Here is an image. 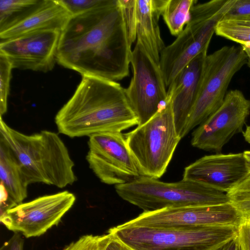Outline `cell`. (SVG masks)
<instances>
[{
    "mask_svg": "<svg viewBox=\"0 0 250 250\" xmlns=\"http://www.w3.org/2000/svg\"><path fill=\"white\" fill-rule=\"evenodd\" d=\"M132 53L119 0L72 16L61 32L56 61L80 73L116 81L129 75Z\"/></svg>",
    "mask_w": 250,
    "mask_h": 250,
    "instance_id": "6da1fadb",
    "label": "cell"
},
{
    "mask_svg": "<svg viewBox=\"0 0 250 250\" xmlns=\"http://www.w3.org/2000/svg\"><path fill=\"white\" fill-rule=\"evenodd\" d=\"M55 123L60 133L70 138L122 132L138 125L125 88L115 81L91 76H83Z\"/></svg>",
    "mask_w": 250,
    "mask_h": 250,
    "instance_id": "7a4b0ae2",
    "label": "cell"
},
{
    "mask_svg": "<svg viewBox=\"0 0 250 250\" xmlns=\"http://www.w3.org/2000/svg\"><path fill=\"white\" fill-rule=\"evenodd\" d=\"M0 140L15 157L28 185L43 183L63 188L77 180L74 163L65 144L55 132L22 133L0 117Z\"/></svg>",
    "mask_w": 250,
    "mask_h": 250,
    "instance_id": "3957f363",
    "label": "cell"
},
{
    "mask_svg": "<svg viewBox=\"0 0 250 250\" xmlns=\"http://www.w3.org/2000/svg\"><path fill=\"white\" fill-rule=\"evenodd\" d=\"M117 194L144 212L165 208L212 206L230 202L227 193L207 185L183 179L166 183L141 176L115 186Z\"/></svg>",
    "mask_w": 250,
    "mask_h": 250,
    "instance_id": "277c9868",
    "label": "cell"
},
{
    "mask_svg": "<svg viewBox=\"0 0 250 250\" xmlns=\"http://www.w3.org/2000/svg\"><path fill=\"white\" fill-rule=\"evenodd\" d=\"M234 2L235 0H213L196 4L191 8L185 27L161 53L160 67L167 87L196 56L208 52L217 24Z\"/></svg>",
    "mask_w": 250,
    "mask_h": 250,
    "instance_id": "5b68a950",
    "label": "cell"
},
{
    "mask_svg": "<svg viewBox=\"0 0 250 250\" xmlns=\"http://www.w3.org/2000/svg\"><path fill=\"white\" fill-rule=\"evenodd\" d=\"M238 228L204 227L164 228L125 223L107 233L132 250H214L237 236Z\"/></svg>",
    "mask_w": 250,
    "mask_h": 250,
    "instance_id": "8992f818",
    "label": "cell"
},
{
    "mask_svg": "<svg viewBox=\"0 0 250 250\" xmlns=\"http://www.w3.org/2000/svg\"><path fill=\"white\" fill-rule=\"evenodd\" d=\"M125 135L142 176L157 179L163 176L181 139L170 97L167 95L165 104L148 121Z\"/></svg>",
    "mask_w": 250,
    "mask_h": 250,
    "instance_id": "52a82bcc",
    "label": "cell"
},
{
    "mask_svg": "<svg viewBox=\"0 0 250 250\" xmlns=\"http://www.w3.org/2000/svg\"><path fill=\"white\" fill-rule=\"evenodd\" d=\"M247 63L243 47L224 46L205 59L196 98L182 138L199 125L223 104L235 75Z\"/></svg>",
    "mask_w": 250,
    "mask_h": 250,
    "instance_id": "ba28073f",
    "label": "cell"
},
{
    "mask_svg": "<svg viewBox=\"0 0 250 250\" xmlns=\"http://www.w3.org/2000/svg\"><path fill=\"white\" fill-rule=\"evenodd\" d=\"M86 160L103 183L120 185L143 176L122 132H107L89 137Z\"/></svg>",
    "mask_w": 250,
    "mask_h": 250,
    "instance_id": "9c48e42d",
    "label": "cell"
},
{
    "mask_svg": "<svg viewBox=\"0 0 250 250\" xmlns=\"http://www.w3.org/2000/svg\"><path fill=\"white\" fill-rule=\"evenodd\" d=\"M130 63L133 76L125 91L141 125L151 118L165 104L167 91L160 65L136 42Z\"/></svg>",
    "mask_w": 250,
    "mask_h": 250,
    "instance_id": "30bf717a",
    "label": "cell"
},
{
    "mask_svg": "<svg viewBox=\"0 0 250 250\" xmlns=\"http://www.w3.org/2000/svg\"><path fill=\"white\" fill-rule=\"evenodd\" d=\"M244 219L241 213L229 202L212 206L165 208L143 212L125 224L164 228H238Z\"/></svg>",
    "mask_w": 250,
    "mask_h": 250,
    "instance_id": "8fae6325",
    "label": "cell"
},
{
    "mask_svg": "<svg viewBox=\"0 0 250 250\" xmlns=\"http://www.w3.org/2000/svg\"><path fill=\"white\" fill-rule=\"evenodd\" d=\"M75 201L74 194L66 190L40 196L8 209L0 215V221L26 238L40 236L57 226Z\"/></svg>",
    "mask_w": 250,
    "mask_h": 250,
    "instance_id": "7c38bea8",
    "label": "cell"
},
{
    "mask_svg": "<svg viewBox=\"0 0 250 250\" xmlns=\"http://www.w3.org/2000/svg\"><path fill=\"white\" fill-rule=\"evenodd\" d=\"M250 114V100L234 89L227 92L222 105L192 132L193 146L219 152L235 134L243 132Z\"/></svg>",
    "mask_w": 250,
    "mask_h": 250,
    "instance_id": "4fadbf2b",
    "label": "cell"
},
{
    "mask_svg": "<svg viewBox=\"0 0 250 250\" xmlns=\"http://www.w3.org/2000/svg\"><path fill=\"white\" fill-rule=\"evenodd\" d=\"M61 32L46 30L27 33L0 42V53L13 68L47 72L56 61Z\"/></svg>",
    "mask_w": 250,
    "mask_h": 250,
    "instance_id": "5bb4252c",
    "label": "cell"
},
{
    "mask_svg": "<svg viewBox=\"0 0 250 250\" xmlns=\"http://www.w3.org/2000/svg\"><path fill=\"white\" fill-rule=\"evenodd\" d=\"M249 171L243 153L206 155L185 168L183 179L228 192Z\"/></svg>",
    "mask_w": 250,
    "mask_h": 250,
    "instance_id": "9a60e30c",
    "label": "cell"
},
{
    "mask_svg": "<svg viewBox=\"0 0 250 250\" xmlns=\"http://www.w3.org/2000/svg\"><path fill=\"white\" fill-rule=\"evenodd\" d=\"M207 52H203L188 63L178 74L167 90L171 99L176 128L182 133L195 103L203 63Z\"/></svg>",
    "mask_w": 250,
    "mask_h": 250,
    "instance_id": "2e32d148",
    "label": "cell"
},
{
    "mask_svg": "<svg viewBox=\"0 0 250 250\" xmlns=\"http://www.w3.org/2000/svg\"><path fill=\"white\" fill-rule=\"evenodd\" d=\"M164 0H137L136 33L137 41L157 64L166 47L159 25Z\"/></svg>",
    "mask_w": 250,
    "mask_h": 250,
    "instance_id": "e0dca14e",
    "label": "cell"
},
{
    "mask_svg": "<svg viewBox=\"0 0 250 250\" xmlns=\"http://www.w3.org/2000/svg\"><path fill=\"white\" fill-rule=\"evenodd\" d=\"M71 15L60 0H46L25 20L0 33V41L35 31L54 30L61 32Z\"/></svg>",
    "mask_w": 250,
    "mask_h": 250,
    "instance_id": "ac0fdd59",
    "label": "cell"
},
{
    "mask_svg": "<svg viewBox=\"0 0 250 250\" xmlns=\"http://www.w3.org/2000/svg\"><path fill=\"white\" fill-rule=\"evenodd\" d=\"M0 185L10 198L17 205L23 203L27 196L26 182L21 167L8 146L0 140Z\"/></svg>",
    "mask_w": 250,
    "mask_h": 250,
    "instance_id": "d6986e66",
    "label": "cell"
},
{
    "mask_svg": "<svg viewBox=\"0 0 250 250\" xmlns=\"http://www.w3.org/2000/svg\"><path fill=\"white\" fill-rule=\"evenodd\" d=\"M46 0H0V33L21 22L46 2Z\"/></svg>",
    "mask_w": 250,
    "mask_h": 250,
    "instance_id": "ffe728a7",
    "label": "cell"
},
{
    "mask_svg": "<svg viewBox=\"0 0 250 250\" xmlns=\"http://www.w3.org/2000/svg\"><path fill=\"white\" fill-rule=\"evenodd\" d=\"M196 0H164L161 15L170 33L178 36L188 21Z\"/></svg>",
    "mask_w": 250,
    "mask_h": 250,
    "instance_id": "44dd1931",
    "label": "cell"
},
{
    "mask_svg": "<svg viewBox=\"0 0 250 250\" xmlns=\"http://www.w3.org/2000/svg\"><path fill=\"white\" fill-rule=\"evenodd\" d=\"M215 33L217 36L235 42L241 46L250 47V26L222 19L217 24Z\"/></svg>",
    "mask_w": 250,
    "mask_h": 250,
    "instance_id": "7402d4cb",
    "label": "cell"
},
{
    "mask_svg": "<svg viewBox=\"0 0 250 250\" xmlns=\"http://www.w3.org/2000/svg\"><path fill=\"white\" fill-rule=\"evenodd\" d=\"M227 194L230 202L243 217L250 218V172Z\"/></svg>",
    "mask_w": 250,
    "mask_h": 250,
    "instance_id": "603a6c76",
    "label": "cell"
},
{
    "mask_svg": "<svg viewBox=\"0 0 250 250\" xmlns=\"http://www.w3.org/2000/svg\"><path fill=\"white\" fill-rule=\"evenodd\" d=\"M13 66L7 58L0 53V115L7 110V100Z\"/></svg>",
    "mask_w": 250,
    "mask_h": 250,
    "instance_id": "cb8c5ba5",
    "label": "cell"
},
{
    "mask_svg": "<svg viewBox=\"0 0 250 250\" xmlns=\"http://www.w3.org/2000/svg\"><path fill=\"white\" fill-rule=\"evenodd\" d=\"M128 42L131 46L136 39L137 0H119Z\"/></svg>",
    "mask_w": 250,
    "mask_h": 250,
    "instance_id": "d4e9b609",
    "label": "cell"
},
{
    "mask_svg": "<svg viewBox=\"0 0 250 250\" xmlns=\"http://www.w3.org/2000/svg\"><path fill=\"white\" fill-rule=\"evenodd\" d=\"M108 0H60L70 15L74 16L105 4Z\"/></svg>",
    "mask_w": 250,
    "mask_h": 250,
    "instance_id": "484cf974",
    "label": "cell"
},
{
    "mask_svg": "<svg viewBox=\"0 0 250 250\" xmlns=\"http://www.w3.org/2000/svg\"><path fill=\"white\" fill-rule=\"evenodd\" d=\"M98 250H132L113 235L107 234L99 236Z\"/></svg>",
    "mask_w": 250,
    "mask_h": 250,
    "instance_id": "4316f807",
    "label": "cell"
},
{
    "mask_svg": "<svg viewBox=\"0 0 250 250\" xmlns=\"http://www.w3.org/2000/svg\"><path fill=\"white\" fill-rule=\"evenodd\" d=\"M99 236L84 235L71 243L62 250H97Z\"/></svg>",
    "mask_w": 250,
    "mask_h": 250,
    "instance_id": "83f0119b",
    "label": "cell"
},
{
    "mask_svg": "<svg viewBox=\"0 0 250 250\" xmlns=\"http://www.w3.org/2000/svg\"><path fill=\"white\" fill-rule=\"evenodd\" d=\"M249 16H250V0H235L223 19L231 20Z\"/></svg>",
    "mask_w": 250,
    "mask_h": 250,
    "instance_id": "f1b7e54d",
    "label": "cell"
},
{
    "mask_svg": "<svg viewBox=\"0 0 250 250\" xmlns=\"http://www.w3.org/2000/svg\"><path fill=\"white\" fill-rule=\"evenodd\" d=\"M237 239L241 250H250V218H244L239 226Z\"/></svg>",
    "mask_w": 250,
    "mask_h": 250,
    "instance_id": "f546056e",
    "label": "cell"
},
{
    "mask_svg": "<svg viewBox=\"0 0 250 250\" xmlns=\"http://www.w3.org/2000/svg\"><path fill=\"white\" fill-rule=\"evenodd\" d=\"M24 240L18 232L13 236L1 247L0 250H23Z\"/></svg>",
    "mask_w": 250,
    "mask_h": 250,
    "instance_id": "4dcf8cb0",
    "label": "cell"
},
{
    "mask_svg": "<svg viewBox=\"0 0 250 250\" xmlns=\"http://www.w3.org/2000/svg\"><path fill=\"white\" fill-rule=\"evenodd\" d=\"M214 250H241L236 237L223 244Z\"/></svg>",
    "mask_w": 250,
    "mask_h": 250,
    "instance_id": "1f68e13d",
    "label": "cell"
},
{
    "mask_svg": "<svg viewBox=\"0 0 250 250\" xmlns=\"http://www.w3.org/2000/svg\"><path fill=\"white\" fill-rule=\"evenodd\" d=\"M229 20L240 25L250 26V16L237 18Z\"/></svg>",
    "mask_w": 250,
    "mask_h": 250,
    "instance_id": "d6a6232c",
    "label": "cell"
},
{
    "mask_svg": "<svg viewBox=\"0 0 250 250\" xmlns=\"http://www.w3.org/2000/svg\"><path fill=\"white\" fill-rule=\"evenodd\" d=\"M243 136L246 142L250 145V125H247L244 131H243Z\"/></svg>",
    "mask_w": 250,
    "mask_h": 250,
    "instance_id": "836d02e7",
    "label": "cell"
},
{
    "mask_svg": "<svg viewBox=\"0 0 250 250\" xmlns=\"http://www.w3.org/2000/svg\"><path fill=\"white\" fill-rule=\"evenodd\" d=\"M243 153L247 163L249 171L250 172V150H246Z\"/></svg>",
    "mask_w": 250,
    "mask_h": 250,
    "instance_id": "e575fe53",
    "label": "cell"
},
{
    "mask_svg": "<svg viewBox=\"0 0 250 250\" xmlns=\"http://www.w3.org/2000/svg\"><path fill=\"white\" fill-rule=\"evenodd\" d=\"M247 57V64L250 67V47L242 46Z\"/></svg>",
    "mask_w": 250,
    "mask_h": 250,
    "instance_id": "d590c367",
    "label": "cell"
},
{
    "mask_svg": "<svg viewBox=\"0 0 250 250\" xmlns=\"http://www.w3.org/2000/svg\"><path fill=\"white\" fill-rule=\"evenodd\" d=\"M97 250H98V248H97Z\"/></svg>",
    "mask_w": 250,
    "mask_h": 250,
    "instance_id": "8d00e7d4",
    "label": "cell"
},
{
    "mask_svg": "<svg viewBox=\"0 0 250 250\" xmlns=\"http://www.w3.org/2000/svg\"></svg>",
    "mask_w": 250,
    "mask_h": 250,
    "instance_id": "74e56055",
    "label": "cell"
}]
</instances>
